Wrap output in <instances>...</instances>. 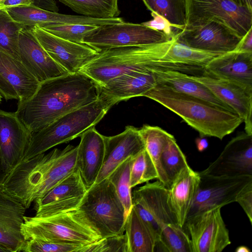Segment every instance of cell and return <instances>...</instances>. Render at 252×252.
<instances>
[{
  "instance_id": "1",
  "label": "cell",
  "mask_w": 252,
  "mask_h": 252,
  "mask_svg": "<svg viewBox=\"0 0 252 252\" xmlns=\"http://www.w3.org/2000/svg\"><path fill=\"white\" fill-rule=\"evenodd\" d=\"M100 86L79 71L40 83L28 100L18 103L17 116L32 134L63 115L97 99Z\"/></svg>"
},
{
  "instance_id": "2",
  "label": "cell",
  "mask_w": 252,
  "mask_h": 252,
  "mask_svg": "<svg viewBox=\"0 0 252 252\" xmlns=\"http://www.w3.org/2000/svg\"><path fill=\"white\" fill-rule=\"evenodd\" d=\"M77 146L54 149L19 163L1 187L26 209L77 169Z\"/></svg>"
},
{
  "instance_id": "3",
  "label": "cell",
  "mask_w": 252,
  "mask_h": 252,
  "mask_svg": "<svg viewBox=\"0 0 252 252\" xmlns=\"http://www.w3.org/2000/svg\"><path fill=\"white\" fill-rule=\"evenodd\" d=\"M142 96L158 102L178 115L200 137H214L221 140L243 123L234 111L158 84Z\"/></svg>"
},
{
  "instance_id": "4",
  "label": "cell",
  "mask_w": 252,
  "mask_h": 252,
  "mask_svg": "<svg viewBox=\"0 0 252 252\" xmlns=\"http://www.w3.org/2000/svg\"><path fill=\"white\" fill-rule=\"evenodd\" d=\"M170 40L107 49L98 52L79 71L100 87L113 78L134 71L156 68L175 70V66L164 59Z\"/></svg>"
},
{
  "instance_id": "5",
  "label": "cell",
  "mask_w": 252,
  "mask_h": 252,
  "mask_svg": "<svg viewBox=\"0 0 252 252\" xmlns=\"http://www.w3.org/2000/svg\"><path fill=\"white\" fill-rule=\"evenodd\" d=\"M116 103L100 94L96 100L59 117L43 129L32 134L22 161L69 142L94 126Z\"/></svg>"
},
{
  "instance_id": "6",
  "label": "cell",
  "mask_w": 252,
  "mask_h": 252,
  "mask_svg": "<svg viewBox=\"0 0 252 252\" xmlns=\"http://www.w3.org/2000/svg\"><path fill=\"white\" fill-rule=\"evenodd\" d=\"M73 212L101 239L124 234L127 217L125 209L107 178L89 188Z\"/></svg>"
},
{
  "instance_id": "7",
  "label": "cell",
  "mask_w": 252,
  "mask_h": 252,
  "mask_svg": "<svg viewBox=\"0 0 252 252\" xmlns=\"http://www.w3.org/2000/svg\"><path fill=\"white\" fill-rule=\"evenodd\" d=\"M21 230L25 241L87 245L101 239L73 210L43 218L24 216Z\"/></svg>"
},
{
  "instance_id": "8",
  "label": "cell",
  "mask_w": 252,
  "mask_h": 252,
  "mask_svg": "<svg viewBox=\"0 0 252 252\" xmlns=\"http://www.w3.org/2000/svg\"><path fill=\"white\" fill-rule=\"evenodd\" d=\"M188 29L216 21L225 25L243 37L252 28V11L231 0H184Z\"/></svg>"
},
{
  "instance_id": "9",
  "label": "cell",
  "mask_w": 252,
  "mask_h": 252,
  "mask_svg": "<svg viewBox=\"0 0 252 252\" xmlns=\"http://www.w3.org/2000/svg\"><path fill=\"white\" fill-rule=\"evenodd\" d=\"M172 39L162 31L143 24L128 22L98 26L83 43L98 52L107 49L156 44Z\"/></svg>"
},
{
  "instance_id": "10",
  "label": "cell",
  "mask_w": 252,
  "mask_h": 252,
  "mask_svg": "<svg viewBox=\"0 0 252 252\" xmlns=\"http://www.w3.org/2000/svg\"><path fill=\"white\" fill-rule=\"evenodd\" d=\"M219 206L189 217L184 224L192 252H221L229 245V231Z\"/></svg>"
},
{
  "instance_id": "11",
  "label": "cell",
  "mask_w": 252,
  "mask_h": 252,
  "mask_svg": "<svg viewBox=\"0 0 252 252\" xmlns=\"http://www.w3.org/2000/svg\"><path fill=\"white\" fill-rule=\"evenodd\" d=\"M168 189L158 180L148 182L131 192L132 207L158 241L164 225L177 223L168 203Z\"/></svg>"
},
{
  "instance_id": "12",
  "label": "cell",
  "mask_w": 252,
  "mask_h": 252,
  "mask_svg": "<svg viewBox=\"0 0 252 252\" xmlns=\"http://www.w3.org/2000/svg\"><path fill=\"white\" fill-rule=\"evenodd\" d=\"M198 172V190L188 218L199 212L235 202L238 193L252 182V176L250 175L229 177Z\"/></svg>"
},
{
  "instance_id": "13",
  "label": "cell",
  "mask_w": 252,
  "mask_h": 252,
  "mask_svg": "<svg viewBox=\"0 0 252 252\" xmlns=\"http://www.w3.org/2000/svg\"><path fill=\"white\" fill-rule=\"evenodd\" d=\"M174 37L177 41L196 49L222 54L234 51L242 37L218 21L188 29H179Z\"/></svg>"
},
{
  "instance_id": "14",
  "label": "cell",
  "mask_w": 252,
  "mask_h": 252,
  "mask_svg": "<svg viewBox=\"0 0 252 252\" xmlns=\"http://www.w3.org/2000/svg\"><path fill=\"white\" fill-rule=\"evenodd\" d=\"M31 29L52 59L69 73L79 72L98 54L86 44L63 39L38 26Z\"/></svg>"
},
{
  "instance_id": "15",
  "label": "cell",
  "mask_w": 252,
  "mask_h": 252,
  "mask_svg": "<svg viewBox=\"0 0 252 252\" xmlns=\"http://www.w3.org/2000/svg\"><path fill=\"white\" fill-rule=\"evenodd\" d=\"M87 190L80 173L76 169L34 202L35 216L47 217L75 210Z\"/></svg>"
},
{
  "instance_id": "16",
  "label": "cell",
  "mask_w": 252,
  "mask_h": 252,
  "mask_svg": "<svg viewBox=\"0 0 252 252\" xmlns=\"http://www.w3.org/2000/svg\"><path fill=\"white\" fill-rule=\"evenodd\" d=\"M31 136L16 112L0 109V154L7 175L22 161Z\"/></svg>"
},
{
  "instance_id": "17",
  "label": "cell",
  "mask_w": 252,
  "mask_h": 252,
  "mask_svg": "<svg viewBox=\"0 0 252 252\" xmlns=\"http://www.w3.org/2000/svg\"><path fill=\"white\" fill-rule=\"evenodd\" d=\"M201 172L215 176H252V135L245 132L233 137L218 158Z\"/></svg>"
},
{
  "instance_id": "18",
  "label": "cell",
  "mask_w": 252,
  "mask_h": 252,
  "mask_svg": "<svg viewBox=\"0 0 252 252\" xmlns=\"http://www.w3.org/2000/svg\"><path fill=\"white\" fill-rule=\"evenodd\" d=\"M189 76L200 83L223 103L228 106L242 119L245 132L252 135V93L229 81L209 76Z\"/></svg>"
},
{
  "instance_id": "19",
  "label": "cell",
  "mask_w": 252,
  "mask_h": 252,
  "mask_svg": "<svg viewBox=\"0 0 252 252\" xmlns=\"http://www.w3.org/2000/svg\"><path fill=\"white\" fill-rule=\"evenodd\" d=\"M19 49L21 61L40 83L69 73L49 56L31 28L25 27L20 32Z\"/></svg>"
},
{
  "instance_id": "20",
  "label": "cell",
  "mask_w": 252,
  "mask_h": 252,
  "mask_svg": "<svg viewBox=\"0 0 252 252\" xmlns=\"http://www.w3.org/2000/svg\"><path fill=\"white\" fill-rule=\"evenodd\" d=\"M204 73L234 83L252 93V52L233 51L221 54L205 65Z\"/></svg>"
},
{
  "instance_id": "21",
  "label": "cell",
  "mask_w": 252,
  "mask_h": 252,
  "mask_svg": "<svg viewBox=\"0 0 252 252\" xmlns=\"http://www.w3.org/2000/svg\"><path fill=\"white\" fill-rule=\"evenodd\" d=\"M105 153L103 164L95 183L107 178L111 172L129 157L144 149L139 129L128 126L122 132L112 136H104Z\"/></svg>"
},
{
  "instance_id": "22",
  "label": "cell",
  "mask_w": 252,
  "mask_h": 252,
  "mask_svg": "<svg viewBox=\"0 0 252 252\" xmlns=\"http://www.w3.org/2000/svg\"><path fill=\"white\" fill-rule=\"evenodd\" d=\"M26 209L0 187V245L8 252H22L26 241L21 228Z\"/></svg>"
},
{
  "instance_id": "23",
  "label": "cell",
  "mask_w": 252,
  "mask_h": 252,
  "mask_svg": "<svg viewBox=\"0 0 252 252\" xmlns=\"http://www.w3.org/2000/svg\"><path fill=\"white\" fill-rule=\"evenodd\" d=\"M104 153V136L94 127L81 135L77 146L76 166L87 189L96 182L103 164Z\"/></svg>"
},
{
  "instance_id": "24",
  "label": "cell",
  "mask_w": 252,
  "mask_h": 252,
  "mask_svg": "<svg viewBox=\"0 0 252 252\" xmlns=\"http://www.w3.org/2000/svg\"><path fill=\"white\" fill-rule=\"evenodd\" d=\"M156 85L152 70L134 71L113 78L100 87V94L116 104L143 94Z\"/></svg>"
},
{
  "instance_id": "25",
  "label": "cell",
  "mask_w": 252,
  "mask_h": 252,
  "mask_svg": "<svg viewBox=\"0 0 252 252\" xmlns=\"http://www.w3.org/2000/svg\"><path fill=\"white\" fill-rule=\"evenodd\" d=\"M200 175L190 166L183 170L168 189V201L178 225L183 228L195 198Z\"/></svg>"
},
{
  "instance_id": "26",
  "label": "cell",
  "mask_w": 252,
  "mask_h": 252,
  "mask_svg": "<svg viewBox=\"0 0 252 252\" xmlns=\"http://www.w3.org/2000/svg\"><path fill=\"white\" fill-rule=\"evenodd\" d=\"M152 70L156 79V84L204 99L215 105L234 111L216 97L206 87L191 79L188 74L169 69L156 68Z\"/></svg>"
},
{
  "instance_id": "27",
  "label": "cell",
  "mask_w": 252,
  "mask_h": 252,
  "mask_svg": "<svg viewBox=\"0 0 252 252\" xmlns=\"http://www.w3.org/2000/svg\"><path fill=\"white\" fill-rule=\"evenodd\" d=\"M0 74L16 92L19 102L30 98L40 84L20 60L0 51Z\"/></svg>"
},
{
  "instance_id": "28",
  "label": "cell",
  "mask_w": 252,
  "mask_h": 252,
  "mask_svg": "<svg viewBox=\"0 0 252 252\" xmlns=\"http://www.w3.org/2000/svg\"><path fill=\"white\" fill-rule=\"evenodd\" d=\"M15 21L26 27H42L53 24H76V15H66L44 10L32 5L18 6L4 9Z\"/></svg>"
},
{
  "instance_id": "29",
  "label": "cell",
  "mask_w": 252,
  "mask_h": 252,
  "mask_svg": "<svg viewBox=\"0 0 252 252\" xmlns=\"http://www.w3.org/2000/svg\"><path fill=\"white\" fill-rule=\"evenodd\" d=\"M127 252H154L158 239L133 207L125 224Z\"/></svg>"
},
{
  "instance_id": "30",
  "label": "cell",
  "mask_w": 252,
  "mask_h": 252,
  "mask_svg": "<svg viewBox=\"0 0 252 252\" xmlns=\"http://www.w3.org/2000/svg\"><path fill=\"white\" fill-rule=\"evenodd\" d=\"M144 148L156 168L158 179L168 189L169 185L160 163L162 151L168 138L172 135L157 126L144 125L139 129Z\"/></svg>"
},
{
  "instance_id": "31",
  "label": "cell",
  "mask_w": 252,
  "mask_h": 252,
  "mask_svg": "<svg viewBox=\"0 0 252 252\" xmlns=\"http://www.w3.org/2000/svg\"><path fill=\"white\" fill-rule=\"evenodd\" d=\"M81 15L99 19L118 17V0H58Z\"/></svg>"
},
{
  "instance_id": "32",
  "label": "cell",
  "mask_w": 252,
  "mask_h": 252,
  "mask_svg": "<svg viewBox=\"0 0 252 252\" xmlns=\"http://www.w3.org/2000/svg\"><path fill=\"white\" fill-rule=\"evenodd\" d=\"M160 163L169 188L180 173L189 166L173 135L168 138L164 145L160 157Z\"/></svg>"
},
{
  "instance_id": "33",
  "label": "cell",
  "mask_w": 252,
  "mask_h": 252,
  "mask_svg": "<svg viewBox=\"0 0 252 252\" xmlns=\"http://www.w3.org/2000/svg\"><path fill=\"white\" fill-rule=\"evenodd\" d=\"M25 27L14 20L6 10L0 9V51L20 60L19 39Z\"/></svg>"
},
{
  "instance_id": "34",
  "label": "cell",
  "mask_w": 252,
  "mask_h": 252,
  "mask_svg": "<svg viewBox=\"0 0 252 252\" xmlns=\"http://www.w3.org/2000/svg\"><path fill=\"white\" fill-rule=\"evenodd\" d=\"M147 8L173 27L183 29L186 23L184 0H142Z\"/></svg>"
},
{
  "instance_id": "35",
  "label": "cell",
  "mask_w": 252,
  "mask_h": 252,
  "mask_svg": "<svg viewBox=\"0 0 252 252\" xmlns=\"http://www.w3.org/2000/svg\"><path fill=\"white\" fill-rule=\"evenodd\" d=\"M156 248L166 252H192L188 233L177 223L168 224L162 227Z\"/></svg>"
},
{
  "instance_id": "36",
  "label": "cell",
  "mask_w": 252,
  "mask_h": 252,
  "mask_svg": "<svg viewBox=\"0 0 252 252\" xmlns=\"http://www.w3.org/2000/svg\"><path fill=\"white\" fill-rule=\"evenodd\" d=\"M132 157H128L121 163L107 178L114 186L124 206L126 216L132 207L130 182Z\"/></svg>"
},
{
  "instance_id": "37",
  "label": "cell",
  "mask_w": 252,
  "mask_h": 252,
  "mask_svg": "<svg viewBox=\"0 0 252 252\" xmlns=\"http://www.w3.org/2000/svg\"><path fill=\"white\" fill-rule=\"evenodd\" d=\"M158 179L155 165L144 148L132 157L130 182L131 188Z\"/></svg>"
},
{
  "instance_id": "38",
  "label": "cell",
  "mask_w": 252,
  "mask_h": 252,
  "mask_svg": "<svg viewBox=\"0 0 252 252\" xmlns=\"http://www.w3.org/2000/svg\"><path fill=\"white\" fill-rule=\"evenodd\" d=\"M98 26L88 24H53L40 27L63 39L83 44L84 38L92 33Z\"/></svg>"
},
{
  "instance_id": "39",
  "label": "cell",
  "mask_w": 252,
  "mask_h": 252,
  "mask_svg": "<svg viewBox=\"0 0 252 252\" xmlns=\"http://www.w3.org/2000/svg\"><path fill=\"white\" fill-rule=\"evenodd\" d=\"M85 245L30 239L26 241L22 252H82V250Z\"/></svg>"
},
{
  "instance_id": "40",
  "label": "cell",
  "mask_w": 252,
  "mask_h": 252,
  "mask_svg": "<svg viewBox=\"0 0 252 252\" xmlns=\"http://www.w3.org/2000/svg\"><path fill=\"white\" fill-rule=\"evenodd\" d=\"M82 252H127L126 236L123 234L101 238L86 245Z\"/></svg>"
},
{
  "instance_id": "41",
  "label": "cell",
  "mask_w": 252,
  "mask_h": 252,
  "mask_svg": "<svg viewBox=\"0 0 252 252\" xmlns=\"http://www.w3.org/2000/svg\"><path fill=\"white\" fill-rule=\"evenodd\" d=\"M235 202L243 208L252 223V182H250L237 194Z\"/></svg>"
},
{
  "instance_id": "42",
  "label": "cell",
  "mask_w": 252,
  "mask_h": 252,
  "mask_svg": "<svg viewBox=\"0 0 252 252\" xmlns=\"http://www.w3.org/2000/svg\"><path fill=\"white\" fill-rule=\"evenodd\" d=\"M234 51L239 52H252V28L242 38Z\"/></svg>"
},
{
  "instance_id": "43",
  "label": "cell",
  "mask_w": 252,
  "mask_h": 252,
  "mask_svg": "<svg viewBox=\"0 0 252 252\" xmlns=\"http://www.w3.org/2000/svg\"><path fill=\"white\" fill-rule=\"evenodd\" d=\"M0 94L6 100L15 99L17 94L12 87L0 74Z\"/></svg>"
},
{
  "instance_id": "44",
  "label": "cell",
  "mask_w": 252,
  "mask_h": 252,
  "mask_svg": "<svg viewBox=\"0 0 252 252\" xmlns=\"http://www.w3.org/2000/svg\"><path fill=\"white\" fill-rule=\"evenodd\" d=\"M32 6L44 10L58 12L59 8L55 0H32Z\"/></svg>"
},
{
  "instance_id": "45",
  "label": "cell",
  "mask_w": 252,
  "mask_h": 252,
  "mask_svg": "<svg viewBox=\"0 0 252 252\" xmlns=\"http://www.w3.org/2000/svg\"><path fill=\"white\" fill-rule=\"evenodd\" d=\"M32 0H5L0 6L1 9H5L14 6L32 5Z\"/></svg>"
},
{
  "instance_id": "46",
  "label": "cell",
  "mask_w": 252,
  "mask_h": 252,
  "mask_svg": "<svg viewBox=\"0 0 252 252\" xmlns=\"http://www.w3.org/2000/svg\"><path fill=\"white\" fill-rule=\"evenodd\" d=\"M195 143L197 149L199 152H203L205 150L209 145L208 140L205 137H200L196 138Z\"/></svg>"
},
{
  "instance_id": "47",
  "label": "cell",
  "mask_w": 252,
  "mask_h": 252,
  "mask_svg": "<svg viewBox=\"0 0 252 252\" xmlns=\"http://www.w3.org/2000/svg\"><path fill=\"white\" fill-rule=\"evenodd\" d=\"M239 6L244 7L252 11V0H231Z\"/></svg>"
},
{
  "instance_id": "48",
  "label": "cell",
  "mask_w": 252,
  "mask_h": 252,
  "mask_svg": "<svg viewBox=\"0 0 252 252\" xmlns=\"http://www.w3.org/2000/svg\"><path fill=\"white\" fill-rule=\"evenodd\" d=\"M7 174L5 172L2 165L0 154V187L3 184Z\"/></svg>"
},
{
  "instance_id": "49",
  "label": "cell",
  "mask_w": 252,
  "mask_h": 252,
  "mask_svg": "<svg viewBox=\"0 0 252 252\" xmlns=\"http://www.w3.org/2000/svg\"><path fill=\"white\" fill-rule=\"evenodd\" d=\"M235 251L236 252H250L249 249L245 246H240L236 249Z\"/></svg>"
},
{
  "instance_id": "50",
  "label": "cell",
  "mask_w": 252,
  "mask_h": 252,
  "mask_svg": "<svg viewBox=\"0 0 252 252\" xmlns=\"http://www.w3.org/2000/svg\"><path fill=\"white\" fill-rule=\"evenodd\" d=\"M0 252H8V251L3 247L0 245Z\"/></svg>"
},
{
  "instance_id": "51",
  "label": "cell",
  "mask_w": 252,
  "mask_h": 252,
  "mask_svg": "<svg viewBox=\"0 0 252 252\" xmlns=\"http://www.w3.org/2000/svg\"><path fill=\"white\" fill-rule=\"evenodd\" d=\"M2 95H1V94H0V103L1 102V100H2Z\"/></svg>"
},
{
  "instance_id": "52",
  "label": "cell",
  "mask_w": 252,
  "mask_h": 252,
  "mask_svg": "<svg viewBox=\"0 0 252 252\" xmlns=\"http://www.w3.org/2000/svg\"><path fill=\"white\" fill-rule=\"evenodd\" d=\"M5 0H0V4H1Z\"/></svg>"
}]
</instances>
